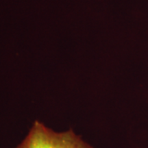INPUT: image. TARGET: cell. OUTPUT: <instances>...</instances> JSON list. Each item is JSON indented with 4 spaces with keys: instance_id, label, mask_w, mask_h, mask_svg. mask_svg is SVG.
<instances>
[{
    "instance_id": "6da1fadb",
    "label": "cell",
    "mask_w": 148,
    "mask_h": 148,
    "mask_svg": "<svg viewBox=\"0 0 148 148\" xmlns=\"http://www.w3.org/2000/svg\"><path fill=\"white\" fill-rule=\"evenodd\" d=\"M16 148H92L72 130L57 132L35 121L27 137Z\"/></svg>"
}]
</instances>
